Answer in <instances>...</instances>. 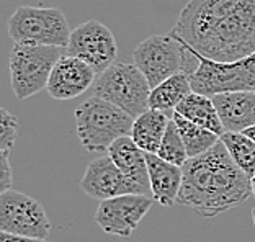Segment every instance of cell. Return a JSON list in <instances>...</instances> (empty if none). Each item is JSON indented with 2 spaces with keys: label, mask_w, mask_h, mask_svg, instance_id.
Segmentation results:
<instances>
[{
  "label": "cell",
  "mask_w": 255,
  "mask_h": 242,
  "mask_svg": "<svg viewBox=\"0 0 255 242\" xmlns=\"http://www.w3.org/2000/svg\"><path fill=\"white\" fill-rule=\"evenodd\" d=\"M8 34L13 43L67 48L71 28L64 11L54 7H18L8 18Z\"/></svg>",
  "instance_id": "cell-5"
},
{
  "label": "cell",
  "mask_w": 255,
  "mask_h": 242,
  "mask_svg": "<svg viewBox=\"0 0 255 242\" xmlns=\"http://www.w3.org/2000/svg\"><path fill=\"white\" fill-rule=\"evenodd\" d=\"M242 132H244V134L247 136V137H251V139L255 142V124L254 126H251V128H247V129H244V131H242Z\"/></svg>",
  "instance_id": "cell-26"
},
{
  "label": "cell",
  "mask_w": 255,
  "mask_h": 242,
  "mask_svg": "<svg viewBox=\"0 0 255 242\" xmlns=\"http://www.w3.org/2000/svg\"><path fill=\"white\" fill-rule=\"evenodd\" d=\"M97 72L79 57L64 54L51 72L46 92L54 100H72L95 84Z\"/></svg>",
  "instance_id": "cell-13"
},
{
  "label": "cell",
  "mask_w": 255,
  "mask_h": 242,
  "mask_svg": "<svg viewBox=\"0 0 255 242\" xmlns=\"http://www.w3.org/2000/svg\"><path fill=\"white\" fill-rule=\"evenodd\" d=\"M150 85L139 67L125 62H115L107 71L98 74L94 84V95L107 100L132 118L149 110Z\"/></svg>",
  "instance_id": "cell-6"
},
{
  "label": "cell",
  "mask_w": 255,
  "mask_h": 242,
  "mask_svg": "<svg viewBox=\"0 0 255 242\" xmlns=\"http://www.w3.org/2000/svg\"><path fill=\"white\" fill-rule=\"evenodd\" d=\"M132 61L154 89L183 71L182 43L173 34H154L136 46Z\"/></svg>",
  "instance_id": "cell-9"
},
{
  "label": "cell",
  "mask_w": 255,
  "mask_h": 242,
  "mask_svg": "<svg viewBox=\"0 0 255 242\" xmlns=\"http://www.w3.org/2000/svg\"><path fill=\"white\" fill-rule=\"evenodd\" d=\"M157 155L160 159H164L170 164H175L178 167H183L185 162L188 160L187 149H185L183 139H182L180 132H178V128L173 118H170L169 121V126H167L165 134L162 137Z\"/></svg>",
  "instance_id": "cell-22"
},
{
  "label": "cell",
  "mask_w": 255,
  "mask_h": 242,
  "mask_svg": "<svg viewBox=\"0 0 255 242\" xmlns=\"http://www.w3.org/2000/svg\"><path fill=\"white\" fill-rule=\"evenodd\" d=\"M252 192H254V197H255V175L252 177Z\"/></svg>",
  "instance_id": "cell-27"
},
{
  "label": "cell",
  "mask_w": 255,
  "mask_h": 242,
  "mask_svg": "<svg viewBox=\"0 0 255 242\" xmlns=\"http://www.w3.org/2000/svg\"><path fill=\"white\" fill-rule=\"evenodd\" d=\"M80 188L92 200L105 201L121 195H144L134 182H131L110 155H103L87 165L80 180Z\"/></svg>",
  "instance_id": "cell-12"
},
{
  "label": "cell",
  "mask_w": 255,
  "mask_h": 242,
  "mask_svg": "<svg viewBox=\"0 0 255 242\" xmlns=\"http://www.w3.org/2000/svg\"><path fill=\"white\" fill-rule=\"evenodd\" d=\"M221 142L228 149L237 167L252 178L255 175V142L244 132L231 131H226L221 136Z\"/></svg>",
  "instance_id": "cell-21"
},
{
  "label": "cell",
  "mask_w": 255,
  "mask_h": 242,
  "mask_svg": "<svg viewBox=\"0 0 255 242\" xmlns=\"http://www.w3.org/2000/svg\"><path fill=\"white\" fill-rule=\"evenodd\" d=\"M191 92L193 89H191L188 76L185 72H178L150 90L149 108L164 112L172 117L175 108L180 105V102L187 99Z\"/></svg>",
  "instance_id": "cell-19"
},
{
  "label": "cell",
  "mask_w": 255,
  "mask_h": 242,
  "mask_svg": "<svg viewBox=\"0 0 255 242\" xmlns=\"http://www.w3.org/2000/svg\"><path fill=\"white\" fill-rule=\"evenodd\" d=\"M175 113L191 121V123L201 126V128L213 131L218 136H223L226 132L221 118H219L218 108L213 102V97L191 92L187 99H183L180 105L175 108Z\"/></svg>",
  "instance_id": "cell-18"
},
{
  "label": "cell",
  "mask_w": 255,
  "mask_h": 242,
  "mask_svg": "<svg viewBox=\"0 0 255 242\" xmlns=\"http://www.w3.org/2000/svg\"><path fill=\"white\" fill-rule=\"evenodd\" d=\"M224 131L242 132L255 124V92H231L213 97Z\"/></svg>",
  "instance_id": "cell-15"
},
{
  "label": "cell",
  "mask_w": 255,
  "mask_h": 242,
  "mask_svg": "<svg viewBox=\"0 0 255 242\" xmlns=\"http://www.w3.org/2000/svg\"><path fill=\"white\" fill-rule=\"evenodd\" d=\"M152 198L159 205L170 208L177 203L183 182V169L160 159L157 154H146Z\"/></svg>",
  "instance_id": "cell-16"
},
{
  "label": "cell",
  "mask_w": 255,
  "mask_h": 242,
  "mask_svg": "<svg viewBox=\"0 0 255 242\" xmlns=\"http://www.w3.org/2000/svg\"><path fill=\"white\" fill-rule=\"evenodd\" d=\"M198 67L190 74L196 94L214 97L231 92H255V53L239 61L219 62L198 53Z\"/></svg>",
  "instance_id": "cell-7"
},
{
  "label": "cell",
  "mask_w": 255,
  "mask_h": 242,
  "mask_svg": "<svg viewBox=\"0 0 255 242\" xmlns=\"http://www.w3.org/2000/svg\"><path fill=\"white\" fill-rule=\"evenodd\" d=\"M154 201L155 200L147 195H121L100 201L95 213V223L107 234L125 239L131 238L152 208Z\"/></svg>",
  "instance_id": "cell-11"
},
{
  "label": "cell",
  "mask_w": 255,
  "mask_h": 242,
  "mask_svg": "<svg viewBox=\"0 0 255 242\" xmlns=\"http://www.w3.org/2000/svg\"><path fill=\"white\" fill-rule=\"evenodd\" d=\"M172 34L219 62L255 53V0H190Z\"/></svg>",
  "instance_id": "cell-1"
},
{
  "label": "cell",
  "mask_w": 255,
  "mask_h": 242,
  "mask_svg": "<svg viewBox=\"0 0 255 242\" xmlns=\"http://www.w3.org/2000/svg\"><path fill=\"white\" fill-rule=\"evenodd\" d=\"M0 242H49L48 239H36V238H25V236H15L0 231Z\"/></svg>",
  "instance_id": "cell-25"
},
{
  "label": "cell",
  "mask_w": 255,
  "mask_h": 242,
  "mask_svg": "<svg viewBox=\"0 0 255 242\" xmlns=\"http://www.w3.org/2000/svg\"><path fill=\"white\" fill-rule=\"evenodd\" d=\"M66 54L59 46L13 43L10 53V85L18 100H26L46 90L57 61Z\"/></svg>",
  "instance_id": "cell-4"
},
{
  "label": "cell",
  "mask_w": 255,
  "mask_h": 242,
  "mask_svg": "<svg viewBox=\"0 0 255 242\" xmlns=\"http://www.w3.org/2000/svg\"><path fill=\"white\" fill-rule=\"evenodd\" d=\"M18 136V120L7 108H0V152H11Z\"/></svg>",
  "instance_id": "cell-23"
},
{
  "label": "cell",
  "mask_w": 255,
  "mask_h": 242,
  "mask_svg": "<svg viewBox=\"0 0 255 242\" xmlns=\"http://www.w3.org/2000/svg\"><path fill=\"white\" fill-rule=\"evenodd\" d=\"M170 118L172 117H169L164 112L149 108L147 112H144L137 118H134L131 129L132 141L146 154H157Z\"/></svg>",
  "instance_id": "cell-17"
},
{
  "label": "cell",
  "mask_w": 255,
  "mask_h": 242,
  "mask_svg": "<svg viewBox=\"0 0 255 242\" xmlns=\"http://www.w3.org/2000/svg\"><path fill=\"white\" fill-rule=\"evenodd\" d=\"M66 54L79 57L97 74H102L115 64L118 46L112 30L107 25L98 20H89L72 30Z\"/></svg>",
  "instance_id": "cell-10"
},
{
  "label": "cell",
  "mask_w": 255,
  "mask_h": 242,
  "mask_svg": "<svg viewBox=\"0 0 255 242\" xmlns=\"http://www.w3.org/2000/svg\"><path fill=\"white\" fill-rule=\"evenodd\" d=\"M132 123L129 113L95 95L75 108L79 141L89 152H108L117 139L131 136Z\"/></svg>",
  "instance_id": "cell-3"
},
{
  "label": "cell",
  "mask_w": 255,
  "mask_h": 242,
  "mask_svg": "<svg viewBox=\"0 0 255 242\" xmlns=\"http://www.w3.org/2000/svg\"><path fill=\"white\" fill-rule=\"evenodd\" d=\"M11 188V165L10 154L0 152V190L7 192Z\"/></svg>",
  "instance_id": "cell-24"
},
{
  "label": "cell",
  "mask_w": 255,
  "mask_h": 242,
  "mask_svg": "<svg viewBox=\"0 0 255 242\" xmlns=\"http://www.w3.org/2000/svg\"><path fill=\"white\" fill-rule=\"evenodd\" d=\"M118 169L134 182L141 188V192L147 197H152L150 192V182H149V169H147V159L146 152L142 151L137 144L132 141L131 136H123L115 141L110 146L107 152Z\"/></svg>",
  "instance_id": "cell-14"
},
{
  "label": "cell",
  "mask_w": 255,
  "mask_h": 242,
  "mask_svg": "<svg viewBox=\"0 0 255 242\" xmlns=\"http://www.w3.org/2000/svg\"><path fill=\"white\" fill-rule=\"evenodd\" d=\"M53 229L43 205L33 197L10 188L0 193V231L48 239Z\"/></svg>",
  "instance_id": "cell-8"
},
{
  "label": "cell",
  "mask_w": 255,
  "mask_h": 242,
  "mask_svg": "<svg viewBox=\"0 0 255 242\" xmlns=\"http://www.w3.org/2000/svg\"><path fill=\"white\" fill-rule=\"evenodd\" d=\"M252 220H254V226H255V208H254V211H252Z\"/></svg>",
  "instance_id": "cell-28"
},
{
  "label": "cell",
  "mask_w": 255,
  "mask_h": 242,
  "mask_svg": "<svg viewBox=\"0 0 255 242\" xmlns=\"http://www.w3.org/2000/svg\"><path fill=\"white\" fill-rule=\"evenodd\" d=\"M182 169L177 203L203 218L223 215L254 195L252 178L237 167L221 141L208 152L190 157Z\"/></svg>",
  "instance_id": "cell-2"
},
{
  "label": "cell",
  "mask_w": 255,
  "mask_h": 242,
  "mask_svg": "<svg viewBox=\"0 0 255 242\" xmlns=\"http://www.w3.org/2000/svg\"><path fill=\"white\" fill-rule=\"evenodd\" d=\"M172 118H173V121H175L178 132H180V136L183 139L188 159L208 152L210 149H213L219 141H221V136L214 134L213 131L191 123V121L185 120L183 117H180V115L175 113V112H173Z\"/></svg>",
  "instance_id": "cell-20"
}]
</instances>
